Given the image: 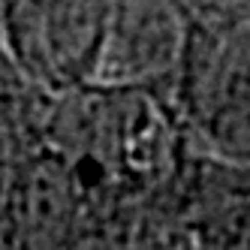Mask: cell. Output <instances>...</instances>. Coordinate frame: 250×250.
<instances>
[{
	"label": "cell",
	"mask_w": 250,
	"mask_h": 250,
	"mask_svg": "<svg viewBox=\"0 0 250 250\" xmlns=\"http://www.w3.org/2000/svg\"><path fill=\"white\" fill-rule=\"evenodd\" d=\"M112 0H0V33L19 73L66 94L94 82Z\"/></svg>",
	"instance_id": "obj_1"
},
{
	"label": "cell",
	"mask_w": 250,
	"mask_h": 250,
	"mask_svg": "<svg viewBox=\"0 0 250 250\" xmlns=\"http://www.w3.org/2000/svg\"><path fill=\"white\" fill-rule=\"evenodd\" d=\"M169 3H175L178 9H181L187 15V21H196V19H202V15L226 6L229 0H169Z\"/></svg>",
	"instance_id": "obj_2"
}]
</instances>
